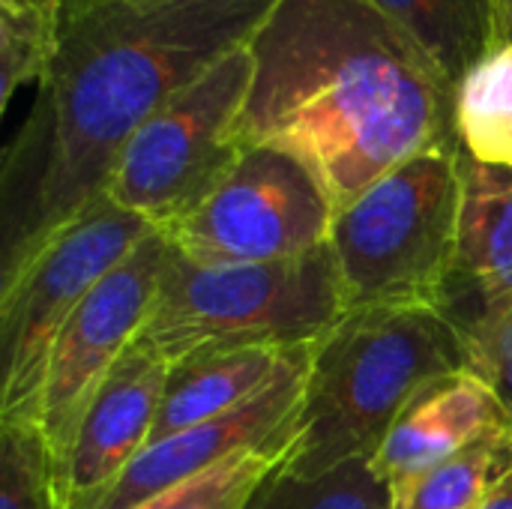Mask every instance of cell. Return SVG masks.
Returning a JSON list of instances; mask_svg holds the SVG:
<instances>
[{
	"label": "cell",
	"instance_id": "obj_7",
	"mask_svg": "<svg viewBox=\"0 0 512 509\" xmlns=\"http://www.w3.org/2000/svg\"><path fill=\"white\" fill-rule=\"evenodd\" d=\"M252 78L243 45L168 99L123 150L105 198L159 231L201 207L246 150L240 120Z\"/></svg>",
	"mask_w": 512,
	"mask_h": 509
},
{
	"label": "cell",
	"instance_id": "obj_26",
	"mask_svg": "<svg viewBox=\"0 0 512 509\" xmlns=\"http://www.w3.org/2000/svg\"><path fill=\"white\" fill-rule=\"evenodd\" d=\"M132 3H150V0H132Z\"/></svg>",
	"mask_w": 512,
	"mask_h": 509
},
{
	"label": "cell",
	"instance_id": "obj_21",
	"mask_svg": "<svg viewBox=\"0 0 512 509\" xmlns=\"http://www.w3.org/2000/svg\"><path fill=\"white\" fill-rule=\"evenodd\" d=\"M0 509H63L33 426H0Z\"/></svg>",
	"mask_w": 512,
	"mask_h": 509
},
{
	"label": "cell",
	"instance_id": "obj_2",
	"mask_svg": "<svg viewBox=\"0 0 512 509\" xmlns=\"http://www.w3.org/2000/svg\"><path fill=\"white\" fill-rule=\"evenodd\" d=\"M243 147L303 159L333 207L429 150H462L456 84L372 0H279L249 39Z\"/></svg>",
	"mask_w": 512,
	"mask_h": 509
},
{
	"label": "cell",
	"instance_id": "obj_24",
	"mask_svg": "<svg viewBox=\"0 0 512 509\" xmlns=\"http://www.w3.org/2000/svg\"><path fill=\"white\" fill-rule=\"evenodd\" d=\"M483 509H512V474L495 489V495L486 501V507Z\"/></svg>",
	"mask_w": 512,
	"mask_h": 509
},
{
	"label": "cell",
	"instance_id": "obj_10",
	"mask_svg": "<svg viewBox=\"0 0 512 509\" xmlns=\"http://www.w3.org/2000/svg\"><path fill=\"white\" fill-rule=\"evenodd\" d=\"M309 357L312 345L291 351L276 378L240 408L147 444L99 509L138 507L147 498L192 480L237 453L258 450L294 435L306 396Z\"/></svg>",
	"mask_w": 512,
	"mask_h": 509
},
{
	"label": "cell",
	"instance_id": "obj_12",
	"mask_svg": "<svg viewBox=\"0 0 512 509\" xmlns=\"http://www.w3.org/2000/svg\"><path fill=\"white\" fill-rule=\"evenodd\" d=\"M462 210L456 252L438 312L471 339L512 309V168H495L462 150Z\"/></svg>",
	"mask_w": 512,
	"mask_h": 509
},
{
	"label": "cell",
	"instance_id": "obj_18",
	"mask_svg": "<svg viewBox=\"0 0 512 509\" xmlns=\"http://www.w3.org/2000/svg\"><path fill=\"white\" fill-rule=\"evenodd\" d=\"M297 432L285 441L237 453L216 468L183 480L132 509H249L261 489L285 468Z\"/></svg>",
	"mask_w": 512,
	"mask_h": 509
},
{
	"label": "cell",
	"instance_id": "obj_11",
	"mask_svg": "<svg viewBox=\"0 0 512 509\" xmlns=\"http://www.w3.org/2000/svg\"><path fill=\"white\" fill-rule=\"evenodd\" d=\"M168 381V363L138 342L96 390L57 480L63 509H99L150 444Z\"/></svg>",
	"mask_w": 512,
	"mask_h": 509
},
{
	"label": "cell",
	"instance_id": "obj_5",
	"mask_svg": "<svg viewBox=\"0 0 512 509\" xmlns=\"http://www.w3.org/2000/svg\"><path fill=\"white\" fill-rule=\"evenodd\" d=\"M462 150H429L339 207L330 252L345 309L438 306L459 231Z\"/></svg>",
	"mask_w": 512,
	"mask_h": 509
},
{
	"label": "cell",
	"instance_id": "obj_1",
	"mask_svg": "<svg viewBox=\"0 0 512 509\" xmlns=\"http://www.w3.org/2000/svg\"><path fill=\"white\" fill-rule=\"evenodd\" d=\"M279 0H102L69 21L0 159V282L96 207L138 129Z\"/></svg>",
	"mask_w": 512,
	"mask_h": 509
},
{
	"label": "cell",
	"instance_id": "obj_9",
	"mask_svg": "<svg viewBox=\"0 0 512 509\" xmlns=\"http://www.w3.org/2000/svg\"><path fill=\"white\" fill-rule=\"evenodd\" d=\"M168 249L171 243L162 231L144 237L81 300L51 351L39 408V435L48 453L54 489L81 417L150 315Z\"/></svg>",
	"mask_w": 512,
	"mask_h": 509
},
{
	"label": "cell",
	"instance_id": "obj_6",
	"mask_svg": "<svg viewBox=\"0 0 512 509\" xmlns=\"http://www.w3.org/2000/svg\"><path fill=\"white\" fill-rule=\"evenodd\" d=\"M153 231L147 219L102 198L0 282V426L39 429L48 360L66 321Z\"/></svg>",
	"mask_w": 512,
	"mask_h": 509
},
{
	"label": "cell",
	"instance_id": "obj_22",
	"mask_svg": "<svg viewBox=\"0 0 512 509\" xmlns=\"http://www.w3.org/2000/svg\"><path fill=\"white\" fill-rule=\"evenodd\" d=\"M468 372H474L501 402L512 426V309L465 339Z\"/></svg>",
	"mask_w": 512,
	"mask_h": 509
},
{
	"label": "cell",
	"instance_id": "obj_16",
	"mask_svg": "<svg viewBox=\"0 0 512 509\" xmlns=\"http://www.w3.org/2000/svg\"><path fill=\"white\" fill-rule=\"evenodd\" d=\"M512 474V429H498L462 453L390 486V509H483Z\"/></svg>",
	"mask_w": 512,
	"mask_h": 509
},
{
	"label": "cell",
	"instance_id": "obj_8",
	"mask_svg": "<svg viewBox=\"0 0 512 509\" xmlns=\"http://www.w3.org/2000/svg\"><path fill=\"white\" fill-rule=\"evenodd\" d=\"M333 216L327 189L303 159L252 144L204 204L162 234L198 264H273L321 249Z\"/></svg>",
	"mask_w": 512,
	"mask_h": 509
},
{
	"label": "cell",
	"instance_id": "obj_13",
	"mask_svg": "<svg viewBox=\"0 0 512 509\" xmlns=\"http://www.w3.org/2000/svg\"><path fill=\"white\" fill-rule=\"evenodd\" d=\"M498 429H512L501 402L474 372L462 369L435 381L405 408L369 465L393 486Z\"/></svg>",
	"mask_w": 512,
	"mask_h": 509
},
{
	"label": "cell",
	"instance_id": "obj_15",
	"mask_svg": "<svg viewBox=\"0 0 512 509\" xmlns=\"http://www.w3.org/2000/svg\"><path fill=\"white\" fill-rule=\"evenodd\" d=\"M459 84L501 45L498 0H372Z\"/></svg>",
	"mask_w": 512,
	"mask_h": 509
},
{
	"label": "cell",
	"instance_id": "obj_23",
	"mask_svg": "<svg viewBox=\"0 0 512 509\" xmlns=\"http://www.w3.org/2000/svg\"><path fill=\"white\" fill-rule=\"evenodd\" d=\"M102 0H0V6H48L54 12H60L63 24L81 18L84 12H90L93 6H99Z\"/></svg>",
	"mask_w": 512,
	"mask_h": 509
},
{
	"label": "cell",
	"instance_id": "obj_3",
	"mask_svg": "<svg viewBox=\"0 0 512 509\" xmlns=\"http://www.w3.org/2000/svg\"><path fill=\"white\" fill-rule=\"evenodd\" d=\"M468 369L459 330L435 306L354 309L312 345L297 441L285 471L315 477L384 444L435 381Z\"/></svg>",
	"mask_w": 512,
	"mask_h": 509
},
{
	"label": "cell",
	"instance_id": "obj_4",
	"mask_svg": "<svg viewBox=\"0 0 512 509\" xmlns=\"http://www.w3.org/2000/svg\"><path fill=\"white\" fill-rule=\"evenodd\" d=\"M345 312L327 243L273 264H198L168 249L135 342L168 366L240 348L291 351L315 345Z\"/></svg>",
	"mask_w": 512,
	"mask_h": 509
},
{
	"label": "cell",
	"instance_id": "obj_25",
	"mask_svg": "<svg viewBox=\"0 0 512 509\" xmlns=\"http://www.w3.org/2000/svg\"><path fill=\"white\" fill-rule=\"evenodd\" d=\"M498 24L501 42H512V0H498Z\"/></svg>",
	"mask_w": 512,
	"mask_h": 509
},
{
	"label": "cell",
	"instance_id": "obj_20",
	"mask_svg": "<svg viewBox=\"0 0 512 509\" xmlns=\"http://www.w3.org/2000/svg\"><path fill=\"white\" fill-rule=\"evenodd\" d=\"M66 24L48 6H0V108L12 93L45 75Z\"/></svg>",
	"mask_w": 512,
	"mask_h": 509
},
{
	"label": "cell",
	"instance_id": "obj_14",
	"mask_svg": "<svg viewBox=\"0 0 512 509\" xmlns=\"http://www.w3.org/2000/svg\"><path fill=\"white\" fill-rule=\"evenodd\" d=\"M291 351L240 348V351H219V354H198L168 366V381H165L150 444L240 408L276 378V372L291 357Z\"/></svg>",
	"mask_w": 512,
	"mask_h": 509
},
{
	"label": "cell",
	"instance_id": "obj_19",
	"mask_svg": "<svg viewBox=\"0 0 512 509\" xmlns=\"http://www.w3.org/2000/svg\"><path fill=\"white\" fill-rule=\"evenodd\" d=\"M249 509H390V486L372 471L369 459H354L315 477L282 468Z\"/></svg>",
	"mask_w": 512,
	"mask_h": 509
},
{
	"label": "cell",
	"instance_id": "obj_17",
	"mask_svg": "<svg viewBox=\"0 0 512 509\" xmlns=\"http://www.w3.org/2000/svg\"><path fill=\"white\" fill-rule=\"evenodd\" d=\"M462 150L495 168H512V42H501L456 84Z\"/></svg>",
	"mask_w": 512,
	"mask_h": 509
}]
</instances>
